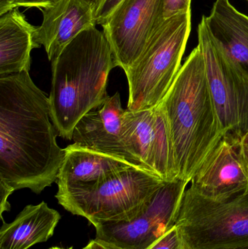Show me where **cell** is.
Returning a JSON list of instances; mask_svg holds the SVG:
<instances>
[{"instance_id":"7a4b0ae2","label":"cell","mask_w":248,"mask_h":249,"mask_svg":"<svg viewBox=\"0 0 248 249\" xmlns=\"http://www.w3.org/2000/svg\"><path fill=\"white\" fill-rule=\"evenodd\" d=\"M159 105L171 136L178 178L189 183L224 137L198 45Z\"/></svg>"},{"instance_id":"e0dca14e","label":"cell","mask_w":248,"mask_h":249,"mask_svg":"<svg viewBox=\"0 0 248 249\" xmlns=\"http://www.w3.org/2000/svg\"><path fill=\"white\" fill-rule=\"evenodd\" d=\"M61 218L45 202L26 206L11 223L1 219L0 249H29L46 242L53 235Z\"/></svg>"},{"instance_id":"52a82bcc","label":"cell","mask_w":248,"mask_h":249,"mask_svg":"<svg viewBox=\"0 0 248 249\" xmlns=\"http://www.w3.org/2000/svg\"><path fill=\"white\" fill-rule=\"evenodd\" d=\"M198 34V46L224 137L238 143L248 133V74L214 41L203 18Z\"/></svg>"},{"instance_id":"cb8c5ba5","label":"cell","mask_w":248,"mask_h":249,"mask_svg":"<svg viewBox=\"0 0 248 249\" xmlns=\"http://www.w3.org/2000/svg\"><path fill=\"white\" fill-rule=\"evenodd\" d=\"M238 147L248 171V133L241 138L238 143Z\"/></svg>"},{"instance_id":"ac0fdd59","label":"cell","mask_w":248,"mask_h":249,"mask_svg":"<svg viewBox=\"0 0 248 249\" xmlns=\"http://www.w3.org/2000/svg\"><path fill=\"white\" fill-rule=\"evenodd\" d=\"M148 249H185V247L180 231L175 226Z\"/></svg>"},{"instance_id":"ffe728a7","label":"cell","mask_w":248,"mask_h":249,"mask_svg":"<svg viewBox=\"0 0 248 249\" xmlns=\"http://www.w3.org/2000/svg\"><path fill=\"white\" fill-rule=\"evenodd\" d=\"M192 0H163L164 18L167 19L181 13L191 10Z\"/></svg>"},{"instance_id":"44dd1931","label":"cell","mask_w":248,"mask_h":249,"mask_svg":"<svg viewBox=\"0 0 248 249\" xmlns=\"http://www.w3.org/2000/svg\"><path fill=\"white\" fill-rule=\"evenodd\" d=\"M16 7H36L39 10L46 8L56 0H13Z\"/></svg>"},{"instance_id":"7c38bea8","label":"cell","mask_w":248,"mask_h":249,"mask_svg":"<svg viewBox=\"0 0 248 249\" xmlns=\"http://www.w3.org/2000/svg\"><path fill=\"white\" fill-rule=\"evenodd\" d=\"M41 11L43 20L36 29V42L43 45L51 62L79 34L96 26L93 0H56Z\"/></svg>"},{"instance_id":"30bf717a","label":"cell","mask_w":248,"mask_h":249,"mask_svg":"<svg viewBox=\"0 0 248 249\" xmlns=\"http://www.w3.org/2000/svg\"><path fill=\"white\" fill-rule=\"evenodd\" d=\"M163 0H123L101 25L116 67L126 72L165 20Z\"/></svg>"},{"instance_id":"4fadbf2b","label":"cell","mask_w":248,"mask_h":249,"mask_svg":"<svg viewBox=\"0 0 248 249\" xmlns=\"http://www.w3.org/2000/svg\"><path fill=\"white\" fill-rule=\"evenodd\" d=\"M125 110L119 93L108 96L101 106L87 112L76 124L72 135L74 143L117 157L139 167L127 152L121 139Z\"/></svg>"},{"instance_id":"277c9868","label":"cell","mask_w":248,"mask_h":249,"mask_svg":"<svg viewBox=\"0 0 248 249\" xmlns=\"http://www.w3.org/2000/svg\"><path fill=\"white\" fill-rule=\"evenodd\" d=\"M191 32V10L165 19L144 52L125 72L129 86L127 109L158 106L176 80Z\"/></svg>"},{"instance_id":"5b68a950","label":"cell","mask_w":248,"mask_h":249,"mask_svg":"<svg viewBox=\"0 0 248 249\" xmlns=\"http://www.w3.org/2000/svg\"><path fill=\"white\" fill-rule=\"evenodd\" d=\"M164 182L149 171L131 165L91 187L55 197L66 210L96 226L131 220Z\"/></svg>"},{"instance_id":"4316f807","label":"cell","mask_w":248,"mask_h":249,"mask_svg":"<svg viewBox=\"0 0 248 249\" xmlns=\"http://www.w3.org/2000/svg\"><path fill=\"white\" fill-rule=\"evenodd\" d=\"M248 249V248H244V249Z\"/></svg>"},{"instance_id":"f1b7e54d","label":"cell","mask_w":248,"mask_h":249,"mask_svg":"<svg viewBox=\"0 0 248 249\" xmlns=\"http://www.w3.org/2000/svg\"></svg>"},{"instance_id":"83f0119b","label":"cell","mask_w":248,"mask_h":249,"mask_svg":"<svg viewBox=\"0 0 248 249\" xmlns=\"http://www.w3.org/2000/svg\"><path fill=\"white\" fill-rule=\"evenodd\" d=\"M93 1H98V0H93Z\"/></svg>"},{"instance_id":"d6986e66","label":"cell","mask_w":248,"mask_h":249,"mask_svg":"<svg viewBox=\"0 0 248 249\" xmlns=\"http://www.w3.org/2000/svg\"><path fill=\"white\" fill-rule=\"evenodd\" d=\"M123 0H98L96 1L95 18L96 24L101 26Z\"/></svg>"},{"instance_id":"5bb4252c","label":"cell","mask_w":248,"mask_h":249,"mask_svg":"<svg viewBox=\"0 0 248 249\" xmlns=\"http://www.w3.org/2000/svg\"><path fill=\"white\" fill-rule=\"evenodd\" d=\"M131 165H133L117 157L86 149L75 143L68 145L57 178V194L91 187L111 174Z\"/></svg>"},{"instance_id":"9a60e30c","label":"cell","mask_w":248,"mask_h":249,"mask_svg":"<svg viewBox=\"0 0 248 249\" xmlns=\"http://www.w3.org/2000/svg\"><path fill=\"white\" fill-rule=\"evenodd\" d=\"M36 29L18 7L0 16V77L29 71Z\"/></svg>"},{"instance_id":"8fae6325","label":"cell","mask_w":248,"mask_h":249,"mask_svg":"<svg viewBox=\"0 0 248 249\" xmlns=\"http://www.w3.org/2000/svg\"><path fill=\"white\" fill-rule=\"evenodd\" d=\"M190 182L194 191L215 201L245 193L248 188V171L238 143L223 138Z\"/></svg>"},{"instance_id":"8992f818","label":"cell","mask_w":248,"mask_h":249,"mask_svg":"<svg viewBox=\"0 0 248 249\" xmlns=\"http://www.w3.org/2000/svg\"><path fill=\"white\" fill-rule=\"evenodd\" d=\"M176 226L185 249L248 248V192L224 201L186 190Z\"/></svg>"},{"instance_id":"603a6c76","label":"cell","mask_w":248,"mask_h":249,"mask_svg":"<svg viewBox=\"0 0 248 249\" xmlns=\"http://www.w3.org/2000/svg\"><path fill=\"white\" fill-rule=\"evenodd\" d=\"M83 249H121L113 244L105 242L101 240L97 239L90 241L84 248Z\"/></svg>"},{"instance_id":"d4e9b609","label":"cell","mask_w":248,"mask_h":249,"mask_svg":"<svg viewBox=\"0 0 248 249\" xmlns=\"http://www.w3.org/2000/svg\"><path fill=\"white\" fill-rule=\"evenodd\" d=\"M15 8L16 7H15L13 0H0V16L6 14Z\"/></svg>"},{"instance_id":"7402d4cb","label":"cell","mask_w":248,"mask_h":249,"mask_svg":"<svg viewBox=\"0 0 248 249\" xmlns=\"http://www.w3.org/2000/svg\"><path fill=\"white\" fill-rule=\"evenodd\" d=\"M13 190L10 187L3 184H0V193H1V204H0V216L3 219L2 213L4 212H9L10 210V203L7 201L9 196L13 193Z\"/></svg>"},{"instance_id":"2e32d148","label":"cell","mask_w":248,"mask_h":249,"mask_svg":"<svg viewBox=\"0 0 248 249\" xmlns=\"http://www.w3.org/2000/svg\"><path fill=\"white\" fill-rule=\"evenodd\" d=\"M202 18L214 41L248 74V16L230 0H215L211 14Z\"/></svg>"},{"instance_id":"484cf974","label":"cell","mask_w":248,"mask_h":249,"mask_svg":"<svg viewBox=\"0 0 248 249\" xmlns=\"http://www.w3.org/2000/svg\"><path fill=\"white\" fill-rule=\"evenodd\" d=\"M49 249H73L72 247H71V248L68 249H63V248H58V247H52V248H50Z\"/></svg>"},{"instance_id":"3957f363","label":"cell","mask_w":248,"mask_h":249,"mask_svg":"<svg viewBox=\"0 0 248 249\" xmlns=\"http://www.w3.org/2000/svg\"><path fill=\"white\" fill-rule=\"evenodd\" d=\"M110 44L96 26L83 31L52 61L49 103L61 137L72 140L74 127L108 98V77L116 67Z\"/></svg>"},{"instance_id":"ba28073f","label":"cell","mask_w":248,"mask_h":249,"mask_svg":"<svg viewBox=\"0 0 248 249\" xmlns=\"http://www.w3.org/2000/svg\"><path fill=\"white\" fill-rule=\"evenodd\" d=\"M188 184L180 178L165 181L131 220L94 226L96 238L121 249H148L176 226Z\"/></svg>"},{"instance_id":"6da1fadb","label":"cell","mask_w":248,"mask_h":249,"mask_svg":"<svg viewBox=\"0 0 248 249\" xmlns=\"http://www.w3.org/2000/svg\"><path fill=\"white\" fill-rule=\"evenodd\" d=\"M50 119L49 98L29 71L0 77V184L39 194L56 182L66 149Z\"/></svg>"},{"instance_id":"9c48e42d","label":"cell","mask_w":248,"mask_h":249,"mask_svg":"<svg viewBox=\"0 0 248 249\" xmlns=\"http://www.w3.org/2000/svg\"><path fill=\"white\" fill-rule=\"evenodd\" d=\"M121 139L138 166L164 181L178 178L174 147L160 105L135 112L125 109Z\"/></svg>"}]
</instances>
